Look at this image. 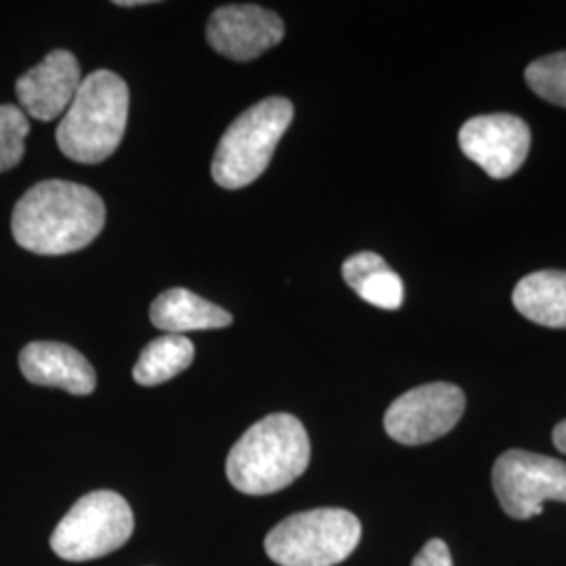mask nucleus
<instances>
[{
    "label": "nucleus",
    "instance_id": "obj_1",
    "mask_svg": "<svg viewBox=\"0 0 566 566\" xmlns=\"http://www.w3.org/2000/svg\"><path fill=\"white\" fill-rule=\"evenodd\" d=\"M105 203L78 182L42 181L15 203L11 231L23 250L60 256L86 248L102 233Z\"/></svg>",
    "mask_w": 566,
    "mask_h": 566
},
{
    "label": "nucleus",
    "instance_id": "obj_2",
    "mask_svg": "<svg viewBox=\"0 0 566 566\" xmlns=\"http://www.w3.org/2000/svg\"><path fill=\"white\" fill-rule=\"evenodd\" d=\"M311 462L303 422L271 413L250 426L227 455V479L245 495H269L292 485Z\"/></svg>",
    "mask_w": 566,
    "mask_h": 566
},
{
    "label": "nucleus",
    "instance_id": "obj_3",
    "mask_svg": "<svg viewBox=\"0 0 566 566\" xmlns=\"http://www.w3.org/2000/svg\"><path fill=\"white\" fill-rule=\"evenodd\" d=\"M128 99V86L118 74L97 70L84 76L55 133L63 156L81 164L107 160L124 137Z\"/></svg>",
    "mask_w": 566,
    "mask_h": 566
},
{
    "label": "nucleus",
    "instance_id": "obj_4",
    "mask_svg": "<svg viewBox=\"0 0 566 566\" xmlns=\"http://www.w3.org/2000/svg\"><path fill=\"white\" fill-rule=\"evenodd\" d=\"M292 118L294 105L285 97H269L245 109L224 130L214 151V181L224 189H242L256 181L271 163Z\"/></svg>",
    "mask_w": 566,
    "mask_h": 566
},
{
    "label": "nucleus",
    "instance_id": "obj_5",
    "mask_svg": "<svg viewBox=\"0 0 566 566\" xmlns=\"http://www.w3.org/2000/svg\"><path fill=\"white\" fill-rule=\"evenodd\" d=\"M361 542V523L340 507H317L287 516L266 539V556L280 566H336Z\"/></svg>",
    "mask_w": 566,
    "mask_h": 566
},
{
    "label": "nucleus",
    "instance_id": "obj_6",
    "mask_svg": "<svg viewBox=\"0 0 566 566\" xmlns=\"http://www.w3.org/2000/svg\"><path fill=\"white\" fill-rule=\"evenodd\" d=\"M135 528L133 510L114 491L81 497L51 535L53 552L67 563H86L124 546Z\"/></svg>",
    "mask_w": 566,
    "mask_h": 566
},
{
    "label": "nucleus",
    "instance_id": "obj_7",
    "mask_svg": "<svg viewBox=\"0 0 566 566\" xmlns=\"http://www.w3.org/2000/svg\"><path fill=\"white\" fill-rule=\"evenodd\" d=\"M493 491L510 518L539 516L546 502L566 504V464L556 458L510 449L493 465Z\"/></svg>",
    "mask_w": 566,
    "mask_h": 566
},
{
    "label": "nucleus",
    "instance_id": "obj_8",
    "mask_svg": "<svg viewBox=\"0 0 566 566\" xmlns=\"http://www.w3.org/2000/svg\"><path fill=\"white\" fill-rule=\"evenodd\" d=\"M464 411L465 395L460 386L449 382L418 386L388 407L386 434L401 446H426L449 434Z\"/></svg>",
    "mask_w": 566,
    "mask_h": 566
},
{
    "label": "nucleus",
    "instance_id": "obj_9",
    "mask_svg": "<svg viewBox=\"0 0 566 566\" xmlns=\"http://www.w3.org/2000/svg\"><path fill=\"white\" fill-rule=\"evenodd\" d=\"M460 147L468 160L481 166L491 179L502 181L525 164L531 130L514 114L474 116L460 128Z\"/></svg>",
    "mask_w": 566,
    "mask_h": 566
},
{
    "label": "nucleus",
    "instance_id": "obj_10",
    "mask_svg": "<svg viewBox=\"0 0 566 566\" xmlns=\"http://www.w3.org/2000/svg\"><path fill=\"white\" fill-rule=\"evenodd\" d=\"M285 28L277 13L259 4H227L217 9L206 28L210 46L233 61L261 57L282 42Z\"/></svg>",
    "mask_w": 566,
    "mask_h": 566
},
{
    "label": "nucleus",
    "instance_id": "obj_11",
    "mask_svg": "<svg viewBox=\"0 0 566 566\" xmlns=\"http://www.w3.org/2000/svg\"><path fill=\"white\" fill-rule=\"evenodd\" d=\"M81 63L70 51H53L20 76L15 93L28 116L51 122L63 116L81 88Z\"/></svg>",
    "mask_w": 566,
    "mask_h": 566
},
{
    "label": "nucleus",
    "instance_id": "obj_12",
    "mask_svg": "<svg viewBox=\"0 0 566 566\" xmlns=\"http://www.w3.org/2000/svg\"><path fill=\"white\" fill-rule=\"evenodd\" d=\"M20 369L28 382L55 386L70 395L86 397L97 376L81 350L63 343H30L20 353Z\"/></svg>",
    "mask_w": 566,
    "mask_h": 566
},
{
    "label": "nucleus",
    "instance_id": "obj_13",
    "mask_svg": "<svg viewBox=\"0 0 566 566\" xmlns=\"http://www.w3.org/2000/svg\"><path fill=\"white\" fill-rule=\"evenodd\" d=\"M151 324L164 329L166 334H185L198 329H221L233 322V317L223 306L203 301L198 294L172 287L163 292L149 311Z\"/></svg>",
    "mask_w": 566,
    "mask_h": 566
},
{
    "label": "nucleus",
    "instance_id": "obj_14",
    "mask_svg": "<svg viewBox=\"0 0 566 566\" xmlns=\"http://www.w3.org/2000/svg\"><path fill=\"white\" fill-rule=\"evenodd\" d=\"M512 303L533 324L566 329V271H537L516 283Z\"/></svg>",
    "mask_w": 566,
    "mask_h": 566
},
{
    "label": "nucleus",
    "instance_id": "obj_15",
    "mask_svg": "<svg viewBox=\"0 0 566 566\" xmlns=\"http://www.w3.org/2000/svg\"><path fill=\"white\" fill-rule=\"evenodd\" d=\"M343 277L365 303L385 311H397L403 304L401 277L376 252H359L348 256L343 264Z\"/></svg>",
    "mask_w": 566,
    "mask_h": 566
},
{
    "label": "nucleus",
    "instance_id": "obj_16",
    "mask_svg": "<svg viewBox=\"0 0 566 566\" xmlns=\"http://www.w3.org/2000/svg\"><path fill=\"white\" fill-rule=\"evenodd\" d=\"M193 357L196 346L187 336L164 334L143 348L133 378L142 386L164 385L193 364Z\"/></svg>",
    "mask_w": 566,
    "mask_h": 566
},
{
    "label": "nucleus",
    "instance_id": "obj_17",
    "mask_svg": "<svg viewBox=\"0 0 566 566\" xmlns=\"http://www.w3.org/2000/svg\"><path fill=\"white\" fill-rule=\"evenodd\" d=\"M525 81L542 99L566 107V51L533 61L525 70Z\"/></svg>",
    "mask_w": 566,
    "mask_h": 566
},
{
    "label": "nucleus",
    "instance_id": "obj_18",
    "mask_svg": "<svg viewBox=\"0 0 566 566\" xmlns=\"http://www.w3.org/2000/svg\"><path fill=\"white\" fill-rule=\"evenodd\" d=\"M30 122L25 112L15 105H0V172L11 170L25 154V137Z\"/></svg>",
    "mask_w": 566,
    "mask_h": 566
},
{
    "label": "nucleus",
    "instance_id": "obj_19",
    "mask_svg": "<svg viewBox=\"0 0 566 566\" xmlns=\"http://www.w3.org/2000/svg\"><path fill=\"white\" fill-rule=\"evenodd\" d=\"M411 566H453V560L443 539H430L413 558Z\"/></svg>",
    "mask_w": 566,
    "mask_h": 566
},
{
    "label": "nucleus",
    "instance_id": "obj_20",
    "mask_svg": "<svg viewBox=\"0 0 566 566\" xmlns=\"http://www.w3.org/2000/svg\"><path fill=\"white\" fill-rule=\"evenodd\" d=\"M552 441H554V447H556L560 453H565L566 455V420H563L560 424L554 426Z\"/></svg>",
    "mask_w": 566,
    "mask_h": 566
}]
</instances>
